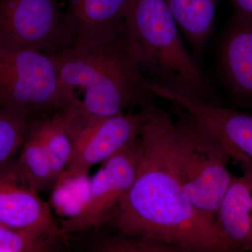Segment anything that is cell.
Masks as SVG:
<instances>
[{
  "label": "cell",
  "mask_w": 252,
  "mask_h": 252,
  "mask_svg": "<svg viewBox=\"0 0 252 252\" xmlns=\"http://www.w3.org/2000/svg\"><path fill=\"white\" fill-rule=\"evenodd\" d=\"M74 44L57 0H4L0 45L56 56Z\"/></svg>",
  "instance_id": "8992f818"
},
{
  "label": "cell",
  "mask_w": 252,
  "mask_h": 252,
  "mask_svg": "<svg viewBox=\"0 0 252 252\" xmlns=\"http://www.w3.org/2000/svg\"><path fill=\"white\" fill-rule=\"evenodd\" d=\"M53 57L65 104L77 98L76 91H82L81 107L89 117H111L155 97L125 27L109 40L74 42Z\"/></svg>",
  "instance_id": "7a4b0ae2"
},
{
  "label": "cell",
  "mask_w": 252,
  "mask_h": 252,
  "mask_svg": "<svg viewBox=\"0 0 252 252\" xmlns=\"http://www.w3.org/2000/svg\"><path fill=\"white\" fill-rule=\"evenodd\" d=\"M220 76L230 94L252 107V18L234 11L220 39Z\"/></svg>",
  "instance_id": "8fae6325"
},
{
  "label": "cell",
  "mask_w": 252,
  "mask_h": 252,
  "mask_svg": "<svg viewBox=\"0 0 252 252\" xmlns=\"http://www.w3.org/2000/svg\"><path fill=\"white\" fill-rule=\"evenodd\" d=\"M234 11L252 18V0H230Z\"/></svg>",
  "instance_id": "d6986e66"
},
{
  "label": "cell",
  "mask_w": 252,
  "mask_h": 252,
  "mask_svg": "<svg viewBox=\"0 0 252 252\" xmlns=\"http://www.w3.org/2000/svg\"><path fill=\"white\" fill-rule=\"evenodd\" d=\"M132 0H69L64 18L74 42L109 40L124 31Z\"/></svg>",
  "instance_id": "7c38bea8"
},
{
  "label": "cell",
  "mask_w": 252,
  "mask_h": 252,
  "mask_svg": "<svg viewBox=\"0 0 252 252\" xmlns=\"http://www.w3.org/2000/svg\"><path fill=\"white\" fill-rule=\"evenodd\" d=\"M16 165L26 181L38 192L54 188V168L39 131L31 121L29 133L20 149Z\"/></svg>",
  "instance_id": "9a60e30c"
},
{
  "label": "cell",
  "mask_w": 252,
  "mask_h": 252,
  "mask_svg": "<svg viewBox=\"0 0 252 252\" xmlns=\"http://www.w3.org/2000/svg\"><path fill=\"white\" fill-rule=\"evenodd\" d=\"M125 30L149 80L220 104V96L186 48L164 0H132Z\"/></svg>",
  "instance_id": "3957f363"
},
{
  "label": "cell",
  "mask_w": 252,
  "mask_h": 252,
  "mask_svg": "<svg viewBox=\"0 0 252 252\" xmlns=\"http://www.w3.org/2000/svg\"><path fill=\"white\" fill-rule=\"evenodd\" d=\"M200 65L207 42L216 26L220 0H164Z\"/></svg>",
  "instance_id": "5bb4252c"
},
{
  "label": "cell",
  "mask_w": 252,
  "mask_h": 252,
  "mask_svg": "<svg viewBox=\"0 0 252 252\" xmlns=\"http://www.w3.org/2000/svg\"><path fill=\"white\" fill-rule=\"evenodd\" d=\"M0 223L63 243L69 238L56 221L49 204L21 175L14 158L0 166Z\"/></svg>",
  "instance_id": "30bf717a"
},
{
  "label": "cell",
  "mask_w": 252,
  "mask_h": 252,
  "mask_svg": "<svg viewBox=\"0 0 252 252\" xmlns=\"http://www.w3.org/2000/svg\"><path fill=\"white\" fill-rule=\"evenodd\" d=\"M215 225L228 252H252V174L234 176Z\"/></svg>",
  "instance_id": "4fadbf2b"
},
{
  "label": "cell",
  "mask_w": 252,
  "mask_h": 252,
  "mask_svg": "<svg viewBox=\"0 0 252 252\" xmlns=\"http://www.w3.org/2000/svg\"><path fill=\"white\" fill-rule=\"evenodd\" d=\"M143 116L141 154L135 180L102 227L162 240L182 252H228L216 226L186 199L176 162L174 120L154 98Z\"/></svg>",
  "instance_id": "6da1fadb"
},
{
  "label": "cell",
  "mask_w": 252,
  "mask_h": 252,
  "mask_svg": "<svg viewBox=\"0 0 252 252\" xmlns=\"http://www.w3.org/2000/svg\"><path fill=\"white\" fill-rule=\"evenodd\" d=\"M142 122L140 111L136 114L124 112L108 117H91L76 142L65 171L56 184L87 177L94 165L105 161L137 140Z\"/></svg>",
  "instance_id": "9c48e42d"
},
{
  "label": "cell",
  "mask_w": 252,
  "mask_h": 252,
  "mask_svg": "<svg viewBox=\"0 0 252 252\" xmlns=\"http://www.w3.org/2000/svg\"><path fill=\"white\" fill-rule=\"evenodd\" d=\"M140 137L101 163L89 181L87 193L75 216L61 221L66 234L102 228L104 220L135 180L140 160Z\"/></svg>",
  "instance_id": "52a82bcc"
},
{
  "label": "cell",
  "mask_w": 252,
  "mask_h": 252,
  "mask_svg": "<svg viewBox=\"0 0 252 252\" xmlns=\"http://www.w3.org/2000/svg\"><path fill=\"white\" fill-rule=\"evenodd\" d=\"M149 89L155 97L169 99L196 118L211 131L243 173L252 174V112L225 108L221 104L156 82L149 84Z\"/></svg>",
  "instance_id": "ba28073f"
},
{
  "label": "cell",
  "mask_w": 252,
  "mask_h": 252,
  "mask_svg": "<svg viewBox=\"0 0 252 252\" xmlns=\"http://www.w3.org/2000/svg\"><path fill=\"white\" fill-rule=\"evenodd\" d=\"M4 1V0H0V4H1L2 1Z\"/></svg>",
  "instance_id": "ffe728a7"
},
{
  "label": "cell",
  "mask_w": 252,
  "mask_h": 252,
  "mask_svg": "<svg viewBox=\"0 0 252 252\" xmlns=\"http://www.w3.org/2000/svg\"><path fill=\"white\" fill-rule=\"evenodd\" d=\"M63 244L56 239L14 229L0 223V252H58Z\"/></svg>",
  "instance_id": "e0dca14e"
},
{
  "label": "cell",
  "mask_w": 252,
  "mask_h": 252,
  "mask_svg": "<svg viewBox=\"0 0 252 252\" xmlns=\"http://www.w3.org/2000/svg\"><path fill=\"white\" fill-rule=\"evenodd\" d=\"M31 121L0 108V166L14 158L29 133Z\"/></svg>",
  "instance_id": "ac0fdd59"
},
{
  "label": "cell",
  "mask_w": 252,
  "mask_h": 252,
  "mask_svg": "<svg viewBox=\"0 0 252 252\" xmlns=\"http://www.w3.org/2000/svg\"><path fill=\"white\" fill-rule=\"evenodd\" d=\"M174 105L176 162L184 195L199 215L216 226L220 204L234 178L228 168L229 155L206 126Z\"/></svg>",
  "instance_id": "277c9868"
},
{
  "label": "cell",
  "mask_w": 252,
  "mask_h": 252,
  "mask_svg": "<svg viewBox=\"0 0 252 252\" xmlns=\"http://www.w3.org/2000/svg\"><path fill=\"white\" fill-rule=\"evenodd\" d=\"M64 106L52 56L0 45V108L32 121Z\"/></svg>",
  "instance_id": "5b68a950"
},
{
  "label": "cell",
  "mask_w": 252,
  "mask_h": 252,
  "mask_svg": "<svg viewBox=\"0 0 252 252\" xmlns=\"http://www.w3.org/2000/svg\"><path fill=\"white\" fill-rule=\"evenodd\" d=\"M89 250L100 252H182L162 240L120 232L103 233L93 240Z\"/></svg>",
  "instance_id": "2e32d148"
}]
</instances>
